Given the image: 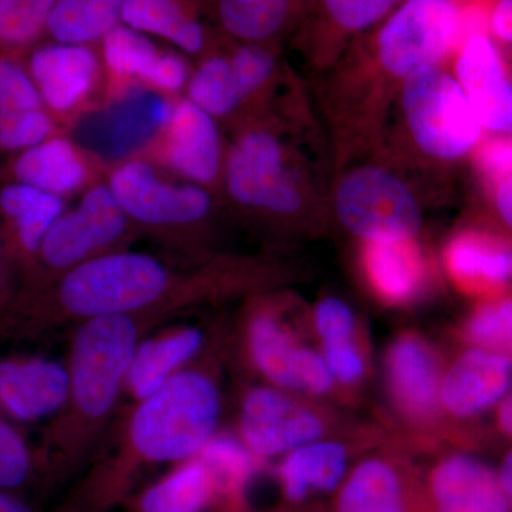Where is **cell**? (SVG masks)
<instances>
[{"mask_svg": "<svg viewBox=\"0 0 512 512\" xmlns=\"http://www.w3.org/2000/svg\"><path fill=\"white\" fill-rule=\"evenodd\" d=\"M218 298L208 262L174 268L144 252H113L84 262L42 292L0 309V342L32 340L87 320L148 315L158 323Z\"/></svg>", "mask_w": 512, "mask_h": 512, "instance_id": "6da1fadb", "label": "cell"}, {"mask_svg": "<svg viewBox=\"0 0 512 512\" xmlns=\"http://www.w3.org/2000/svg\"><path fill=\"white\" fill-rule=\"evenodd\" d=\"M220 417V386L211 367H185L136 403L117 443L90 468L63 512H110L127 500L144 468L200 456L217 436Z\"/></svg>", "mask_w": 512, "mask_h": 512, "instance_id": "7a4b0ae2", "label": "cell"}, {"mask_svg": "<svg viewBox=\"0 0 512 512\" xmlns=\"http://www.w3.org/2000/svg\"><path fill=\"white\" fill-rule=\"evenodd\" d=\"M156 325L147 315H114L76 326L66 363L69 396L36 448L37 478L62 483L90 460L126 392L134 352Z\"/></svg>", "mask_w": 512, "mask_h": 512, "instance_id": "3957f363", "label": "cell"}, {"mask_svg": "<svg viewBox=\"0 0 512 512\" xmlns=\"http://www.w3.org/2000/svg\"><path fill=\"white\" fill-rule=\"evenodd\" d=\"M107 185L137 235H146L192 262L207 258L217 214L214 192L178 180L140 158L113 165Z\"/></svg>", "mask_w": 512, "mask_h": 512, "instance_id": "277c9868", "label": "cell"}, {"mask_svg": "<svg viewBox=\"0 0 512 512\" xmlns=\"http://www.w3.org/2000/svg\"><path fill=\"white\" fill-rule=\"evenodd\" d=\"M137 237L107 181L94 185L76 208L57 218L0 309L42 292L84 262L127 251Z\"/></svg>", "mask_w": 512, "mask_h": 512, "instance_id": "5b68a950", "label": "cell"}, {"mask_svg": "<svg viewBox=\"0 0 512 512\" xmlns=\"http://www.w3.org/2000/svg\"><path fill=\"white\" fill-rule=\"evenodd\" d=\"M221 191L238 210L278 227L306 208L305 184L291 150L266 124L239 131L225 154Z\"/></svg>", "mask_w": 512, "mask_h": 512, "instance_id": "8992f818", "label": "cell"}, {"mask_svg": "<svg viewBox=\"0 0 512 512\" xmlns=\"http://www.w3.org/2000/svg\"><path fill=\"white\" fill-rule=\"evenodd\" d=\"M403 111L413 140L431 157L456 160L480 141L483 127L466 93L436 66L404 79Z\"/></svg>", "mask_w": 512, "mask_h": 512, "instance_id": "52a82bcc", "label": "cell"}, {"mask_svg": "<svg viewBox=\"0 0 512 512\" xmlns=\"http://www.w3.org/2000/svg\"><path fill=\"white\" fill-rule=\"evenodd\" d=\"M468 39L467 6L447 0H412L384 25L377 47L384 69L407 79L417 70L434 66Z\"/></svg>", "mask_w": 512, "mask_h": 512, "instance_id": "ba28073f", "label": "cell"}, {"mask_svg": "<svg viewBox=\"0 0 512 512\" xmlns=\"http://www.w3.org/2000/svg\"><path fill=\"white\" fill-rule=\"evenodd\" d=\"M335 210L343 227L367 244L410 241L421 227L419 202L396 175L356 168L336 188Z\"/></svg>", "mask_w": 512, "mask_h": 512, "instance_id": "9c48e42d", "label": "cell"}, {"mask_svg": "<svg viewBox=\"0 0 512 512\" xmlns=\"http://www.w3.org/2000/svg\"><path fill=\"white\" fill-rule=\"evenodd\" d=\"M25 64L47 111L64 133L103 103L106 76L99 46L42 43L26 56Z\"/></svg>", "mask_w": 512, "mask_h": 512, "instance_id": "30bf717a", "label": "cell"}, {"mask_svg": "<svg viewBox=\"0 0 512 512\" xmlns=\"http://www.w3.org/2000/svg\"><path fill=\"white\" fill-rule=\"evenodd\" d=\"M225 154L217 121L187 97H178L167 123L134 158L156 165L178 180L218 194L222 188Z\"/></svg>", "mask_w": 512, "mask_h": 512, "instance_id": "8fae6325", "label": "cell"}, {"mask_svg": "<svg viewBox=\"0 0 512 512\" xmlns=\"http://www.w3.org/2000/svg\"><path fill=\"white\" fill-rule=\"evenodd\" d=\"M174 101L150 90H134L83 116L70 130L76 131L73 140L113 167L151 143L167 123Z\"/></svg>", "mask_w": 512, "mask_h": 512, "instance_id": "7c38bea8", "label": "cell"}, {"mask_svg": "<svg viewBox=\"0 0 512 512\" xmlns=\"http://www.w3.org/2000/svg\"><path fill=\"white\" fill-rule=\"evenodd\" d=\"M325 430L316 410L278 387H254L242 400L239 440L256 458L286 456L315 443Z\"/></svg>", "mask_w": 512, "mask_h": 512, "instance_id": "4fadbf2b", "label": "cell"}, {"mask_svg": "<svg viewBox=\"0 0 512 512\" xmlns=\"http://www.w3.org/2000/svg\"><path fill=\"white\" fill-rule=\"evenodd\" d=\"M111 165L67 136L49 138L0 165V184L28 185L66 201L106 183Z\"/></svg>", "mask_w": 512, "mask_h": 512, "instance_id": "5bb4252c", "label": "cell"}, {"mask_svg": "<svg viewBox=\"0 0 512 512\" xmlns=\"http://www.w3.org/2000/svg\"><path fill=\"white\" fill-rule=\"evenodd\" d=\"M416 512H512L498 471L467 453L437 461L416 484Z\"/></svg>", "mask_w": 512, "mask_h": 512, "instance_id": "9a60e30c", "label": "cell"}, {"mask_svg": "<svg viewBox=\"0 0 512 512\" xmlns=\"http://www.w3.org/2000/svg\"><path fill=\"white\" fill-rule=\"evenodd\" d=\"M64 210L66 201L46 192L23 184H0V241L5 264V298L0 308Z\"/></svg>", "mask_w": 512, "mask_h": 512, "instance_id": "2e32d148", "label": "cell"}, {"mask_svg": "<svg viewBox=\"0 0 512 512\" xmlns=\"http://www.w3.org/2000/svg\"><path fill=\"white\" fill-rule=\"evenodd\" d=\"M443 366L433 346L416 333H403L386 353V380L390 399L399 413L424 426L439 420Z\"/></svg>", "mask_w": 512, "mask_h": 512, "instance_id": "e0dca14e", "label": "cell"}, {"mask_svg": "<svg viewBox=\"0 0 512 512\" xmlns=\"http://www.w3.org/2000/svg\"><path fill=\"white\" fill-rule=\"evenodd\" d=\"M69 396L67 365L39 356L0 359V410L13 421L55 419Z\"/></svg>", "mask_w": 512, "mask_h": 512, "instance_id": "ac0fdd59", "label": "cell"}, {"mask_svg": "<svg viewBox=\"0 0 512 512\" xmlns=\"http://www.w3.org/2000/svg\"><path fill=\"white\" fill-rule=\"evenodd\" d=\"M512 387V360L468 348L447 367L441 379V410L470 420L497 407Z\"/></svg>", "mask_w": 512, "mask_h": 512, "instance_id": "d6986e66", "label": "cell"}, {"mask_svg": "<svg viewBox=\"0 0 512 512\" xmlns=\"http://www.w3.org/2000/svg\"><path fill=\"white\" fill-rule=\"evenodd\" d=\"M457 79L481 127L511 134L512 79L487 35L470 37L461 46Z\"/></svg>", "mask_w": 512, "mask_h": 512, "instance_id": "ffe728a7", "label": "cell"}, {"mask_svg": "<svg viewBox=\"0 0 512 512\" xmlns=\"http://www.w3.org/2000/svg\"><path fill=\"white\" fill-rule=\"evenodd\" d=\"M444 264L468 295L498 298L512 284V244L487 232L467 231L451 239Z\"/></svg>", "mask_w": 512, "mask_h": 512, "instance_id": "44dd1931", "label": "cell"}, {"mask_svg": "<svg viewBox=\"0 0 512 512\" xmlns=\"http://www.w3.org/2000/svg\"><path fill=\"white\" fill-rule=\"evenodd\" d=\"M99 49L106 76L101 104L119 100L138 89L156 93L170 52L123 25L104 37Z\"/></svg>", "mask_w": 512, "mask_h": 512, "instance_id": "7402d4cb", "label": "cell"}, {"mask_svg": "<svg viewBox=\"0 0 512 512\" xmlns=\"http://www.w3.org/2000/svg\"><path fill=\"white\" fill-rule=\"evenodd\" d=\"M330 512H416V484L393 461L366 458L346 474Z\"/></svg>", "mask_w": 512, "mask_h": 512, "instance_id": "603a6c76", "label": "cell"}, {"mask_svg": "<svg viewBox=\"0 0 512 512\" xmlns=\"http://www.w3.org/2000/svg\"><path fill=\"white\" fill-rule=\"evenodd\" d=\"M204 330L183 326L144 338L134 352L126 380V392L134 402L147 399L168 380L192 365L205 346Z\"/></svg>", "mask_w": 512, "mask_h": 512, "instance_id": "cb8c5ba5", "label": "cell"}, {"mask_svg": "<svg viewBox=\"0 0 512 512\" xmlns=\"http://www.w3.org/2000/svg\"><path fill=\"white\" fill-rule=\"evenodd\" d=\"M348 448L336 441H315L286 454L276 476L289 504L306 503L338 490L348 474Z\"/></svg>", "mask_w": 512, "mask_h": 512, "instance_id": "d4e9b609", "label": "cell"}, {"mask_svg": "<svg viewBox=\"0 0 512 512\" xmlns=\"http://www.w3.org/2000/svg\"><path fill=\"white\" fill-rule=\"evenodd\" d=\"M198 5L180 0H123L121 20L128 29L161 37L202 59L210 53V37L198 19Z\"/></svg>", "mask_w": 512, "mask_h": 512, "instance_id": "484cf974", "label": "cell"}, {"mask_svg": "<svg viewBox=\"0 0 512 512\" xmlns=\"http://www.w3.org/2000/svg\"><path fill=\"white\" fill-rule=\"evenodd\" d=\"M247 346L252 365L265 380L278 389L298 390L296 370L303 346L274 311L256 309L249 316Z\"/></svg>", "mask_w": 512, "mask_h": 512, "instance_id": "4316f807", "label": "cell"}, {"mask_svg": "<svg viewBox=\"0 0 512 512\" xmlns=\"http://www.w3.org/2000/svg\"><path fill=\"white\" fill-rule=\"evenodd\" d=\"M363 266L367 281L384 302L402 305L420 292L424 266L410 241L367 244Z\"/></svg>", "mask_w": 512, "mask_h": 512, "instance_id": "83f0119b", "label": "cell"}, {"mask_svg": "<svg viewBox=\"0 0 512 512\" xmlns=\"http://www.w3.org/2000/svg\"><path fill=\"white\" fill-rule=\"evenodd\" d=\"M217 498L207 467L195 457L148 485L131 512H215Z\"/></svg>", "mask_w": 512, "mask_h": 512, "instance_id": "f1b7e54d", "label": "cell"}, {"mask_svg": "<svg viewBox=\"0 0 512 512\" xmlns=\"http://www.w3.org/2000/svg\"><path fill=\"white\" fill-rule=\"evenodd\" d=\"M198 458L207 467L214 485L215 512H242L259 458L231 434H217Z\"/></svg>", "mask_w": 512, "mask_h": 512, "instance_id": "f546056e", "label": "cell"}, {"mask_svg": "<svg viewBox=\"0 0 512 512\" xmlns=\"http://www.w3.org/2000/svg\"><path fill=\"white\" fill-rule=\"evenodd\" d=\"M123 0H55L46 32L60 45L100 46L119 28Z\"/></svg>", "mask_w": 512, "mask_h": 512, "instance_id": "4dcf8cb0", "label": "cell"}, {"mask_svg": "<svg viewBox=\"0 0 512 512\" xmlns=\"http://www.w3.org/2000/svg\"><path fill=\"white\" fill-rule=\"evenodd\" d=\"M222 29L247 45H261L285 29L293 3L284 0H222L212 6Z\"/></svg>", "mask_w": 512, "mask_h": 512, "instance_id": "1f68e13d", "label": "cell"}, {"mask_svg": "<svg viewBox=\"0 0 512 512\" xmlns=\"http://www.w3.org/2000/svg\"><path fill=\"white\" fill-rule=\"evenodd\" d=\"M185 97L215 121L227 120L244 107L229 57L220 53L210 52L202 57L192 70Z\"/></svg>", "mask_w": 512, "mask_h": 512, "instance_id": "d6a6232c", "label": "cell"}, {"mask_svg": "<svg viewBox=\"0 0 512 512\" xmlns=\"http://www.w3.org/2000/svg\"><path fill=\"white\" fill-rule=\"evenodd\" d=\"M55 0H0V57L26 59L42 45Z\"/></svg>", "mask_w": 512, "mask_h": 512, "instance_id": "836d02e7", "label": "cell"}, {"mask_svg": "<svg viewBox=\"0 0 512 512\" xmlns=\"http://www.w3.org/2000/svg\"><path fill=\"white\" fill-rule=\"evenodd\" d=\"M468 348L512 360V295H501L478 305L461 326Z\"/></svg>", "mask_w": 512, "mask_h": 512, "instance_id": "e575fe53", "label": "cell"}, {"mask_svg": "<svg viewBox=\"0 0 512 512\" xmlns=\"http://www.w3.org/2000/svg\"><path fill=\"white\" fill-rule=\"evenodd\" d=\"M36 478L35 448L0 410V490L16 494Z\"/></svg>", "mask_w": 512, "mask_h": 512, "instance_id": "d590c367", "label": "cell"}, {"mask_svg": "<svg viewBox=\"0 0 512 512\" xmlns=\"http://www.w3.org/2000/svg\"><path fill=\"white\" fill-rule=\"evenodd\" d=\"M228 57L242 106L261 99L274 80V53L262 45H242Z\"/></svg>", "mask_w": 512, "mask_h": 512, "instance_id": "8d00e7d4", "label": "cell"}, {"mask_svg": "<svg viewBox=\"0 0 512 512\" xmlns=\"http://www.w3.org/2000/svg\"><path fill=\"white\" fill-rule=\"evenodd\" d=\"M40 109L46 106L26 69L25 59L0 57V116Z\"/></svg>", "mask_w": 512, "mask_h": 512, "instance_id": "74e56055", "label": "cell"}, {"mask_svg": "<svg viewBox=\"0 0 512 512\" xmlns=\"http://www.w3.org/2000/svg\"><path fill=\"white\" fill-rule=\"evenodd\" d=\"M313 323L322 345L349 342L356 338V319L352 309L336 298L323 299L313 313Z\"/></svg>", "mask_w": 512, "mask_h": 512, "instance_id": "f35d334b", "label": "cell"}, {"mask_svg": "<svg viewBox=\"0 0 512 512\" xmlns=\"http://www.w3.org/2000/svg\"><path fill=\"white\" fill-rule=\"evenodd\" d=\"M329 16L342 29L360 30L375 25L386 16L396 2L386 0H329L325 3Z\"/></svg>", "mask_w": 512, "mask_h": 512, "instance_id": "ab89813d", "label": "cell"}, {"mask_svg": "<svg viewBox=\"0 0 512 512\" xmlns=\"http://www.w3.org/2000/svg\"><path fill=\"white\" fill-rule=\"evenodd\" d=\"M322 357L335 382L353 386L365 376V357L356 340L322 345Z\"/></svg>", "mask_w": 512, "mask_h": 512, "instance_id": "60d3db41", "label": "cell"}, {"mask_svg": "<svg viewBox=\"0 0 512 512\" xmlns=\"http://www.w3.org/2000/svg\"><path fill=\"white\" fill-rule=\"evenodd\" d=\"M478 170L490 185H497L512 174V137L493 138L477 151Z\"/></svg>", "mask_w": 512, "mask_h": 512, "instance_id": "b9f144b4", "label": "cell"}, {"mask_svg": "<svg viewBox=\"0 0 512 512\" xmlns=\"http://www.w3.org/2000/svg\"><path fill=\"white\" fill-rule=\"evenodd\" d=\"M488 25L497 39L512 45V0H504L491 9Z\"/></svg>", "mask_w": 512, "mask_h": 512, "instance_id": "7bdbcfd3", "label": "cell"}, {"mask_svg": "<svg viewBox=\"0 0 512 512\" xmlns=\"http://www.w3.org/2000/svg\"><path fill=\"white\" fill-rule=\"evenodd\" d=\"M495 205L501 218L512 229V174L494 187Z\"/></svg>", "mask_w": 512, "mask_h": 512, "instance_id": "ee69618b", "label": "cell"}, {"mask_svg": "<svg viewBox=\"0 0 512 512\" xmlns=\"http://www.w3.org/2000/svg\"><path fill=\"white\" fill-rule=\"evenodd\" d=\"M495 427L504 437L512 440V387L495 407Z\"/></svg>", "mask_w": 512, "mask_h": 512, "instance_id": "f6af8a7d", "label": "cell"}, {"mask_svg": "<svg viewBox=\"0 0 512 512\" xmlns=\"http://www.w3.org/2000/svg\"><path fill=\"white\" fill-rule=\"evenodd\" d=\"M0 512H36L18 494L0 490Z\"/></svg>", "mask_w": 512, "mask_h": 512, "instance_id": "bcb514c9", "label": "cell"}, {"mask_svg": "<svg viewBox=\"0 0 512 512\" xmlns=\"http://www.w3.org/2000/svg\"><path fill=\"white\" fill-rule=\"evenodd\" d=\"M497 471L504 490L507 491V494L510 495L512 500V448L505 454L503 463H501Z\"/></svg>", "mask_w": 512, "mask_h": 512, "instance_id": "7dc6e473", "label": "cell"}, {"mask_svg": "<svg viewBox=\"0 0 512 512\" xmlns=\"http://www.w3.org/2000/svg\"><path fill=\"white\" fill-rule=\"evenodd\" d=\"M5 298V264H3L2 241H0V305Z\"/></svg>", "mask_w": 512, "mask_h": 512, "instance_id": "c3c4849f", "label": "cell"}]
</instances>
